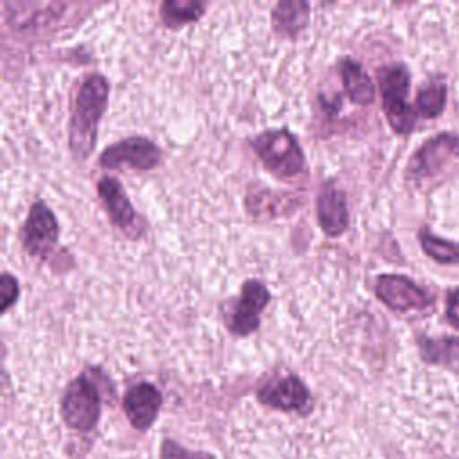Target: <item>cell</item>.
I'll use <instances>...</instances> for the list:
<instances>
[{
    "instance_id": "6da1fadb",
    "label": "cell",
    "mask_w": 459,
    "mask_h": 459,
    "mask_svg": "<svg viewBox=\"0 0 459 459\" xmlns=\"http://www.w3.org/2000/svg\"><path fill=\"white\" fill-rule=\"evenodd\" d=\"M109 82L100 74L88 75L77 90L68 126V147L77 160H86L97 143V131L108 104Z\"/></svg>"
},
{
    "instance_id": "7a4b0ae2",
    "label": "cell",
    "mask_w": 459,
    "mask_h": 459,
    "mask_svg": "<svg viewBox=\"0 0 459 459\" xmlns=\"http://www.w3.org/2000/svg\"><path fill=\"white\" fill-rule=\"evenodd\" d=\"M251 147L264 167L278 178L289 179L305 170L303 151L287 127L260 133L251 140Z\"/></svg>"
},
{
    "instance_id": "3957f363",
    "label": "cell",
    "mask_w": 459,
    "mask_h": 459,
    "mask_svg": "<svg viewBox=\"0 0 459 459\" xmlns=\"http://www.w3.org/2000/svg\"><path fill=\"white\" fill-rule=\"evenodd\" d=\"M382 108L389 126L398 134H407L416 126V111L405 102L409 72L403 65H385L378 70Z\"/></svg>"
},
{
    "instance_id": "277c9868",
    "label": "cell",
    "mask_w": 459,
    "mask_h": 459,
    "mask_svg": "<svg viewBox=\"0 0 459 459\" xmlns=\"http://www.w3.org/2000/svg\"><path fill=\"white\" fill-rule=\"evenodd\" d=\"M100 414V396L97 385L86 377L74 378L61 400V416L65 423L74 430H90Z\"/></svg>"
},
{
    "instance_id": "5b68a950",
    "label": "cell",
    "mask_w": 459,
    "mask_h": 459,
    "mask_svg": "<svg viewBox=\"0 0 459 459\" xmlns=\"http://www.w3.org/2000/svg\"><path fill=\"white\" fill-rule=\"evenodd\" d=\"M271 301V292L258 280L244 281L240 296L226 312V328L238 337L251 335L260 326V314Z\"/></svg>"
},
{
    "instance_id": "8992f818",
    "label": "cell",
    "mask_w": 459,
    "mask_h": 459,
    "mask_svg": "<svg viewBox=\"0 0 459 459\" xmlns=\"http://www.w3.org/2000/svg\"><path fill=\"white\" fill-rule=\"evenodd\" d=\"M160 160L161 151L152 140L145 136H127L108 145L99 158V165L104 169H120L127 165L136 170H151Z\"/></svg>"
},
{
    "instance_id": "52a82bcc",
    "label": "cell",
    "mask_w": 459,
    "mask_h": 459,
    "mask_svg": "<svg viewBox=\"0 0 459 459\" xmlns=\"http://www.w3.org/2000/svg\"><path fill=\"white\" fill-rule=\"evenodd\" d=\"M59 238V224L52 210L43 203L36 201L25 222L20 228V240L23 249L36 258H45Z\"/></svg>"
},
{
    "instance_id": "ba28073f",
    "label": "cell",
    "mask_w": 459,
    "mask_h": 459,
    "mask_svg": "<svg viewBox=\"0 0 459 459\" xmlns=\"http://www.w3.org/2000/svg\"><path fill=\"white\" fill-rule=\"evenodd\" d=\"M97 194L111 224L117 226L126 237L138 238L143 233V222L140 221L136 210L133 208L117 178L106 176L99 179Z\"/></svg>"
},
{
    "instance_id": "9c48e42d",
    "label": "cell",
    "mask_w": 459,
    "mask_h": 459,
    "mask_svg": "<svg viewBox=\"0 0 459 459\" xmlns=\"http://www.w3.org/2000/svg\"><path fill=\"white\" fill-rule=\"evenodd\" d=\"M377 298L396 312L423 310L434 298L425 289L402 274H380L375 281Z\"/></svg>"
},
{
    "instance_id": "30bf717a",
    "label": "cell",
    "mask_w": 459,
    "mask_h": 459,
    "mask_svg": "<svg viewBox=\"0 0 459 459\" xmlns=\"http://www.w3.org/2000/svg\"><path fill=\"white\" fill-rule=\"evenodd\" d=\"M459 156V136L450 133H441L427 140L409 161L407 172L414 179H423L434 176L450 158Z\"/></svg>"
},
{
    "instance_id": "8fae6325",
    "label": "cell",
    "mask_w": 459,
    "mask_h": 459,
    "mask_svg": "<svg viewBox=\"0 0 459 459\" xmlns=\"http://www.w3.org/2000/svg\"><path fill=\"white\" fill-rule=\"evenodd\" d=\"M308 398L307 385L294 375L271 380L258 391V400L264 405L280 411H301L308 403Z\"/></svg>"
},
{
    "instance_id": "7c38bea8",
    "label": "cell",
    "mask_w": 459,
    "mask_h": 459,
    "mask_svg": "<svg viewBox=\"0 0 459 459\" xmlns=\"http://www.w3.org/2000/svg\"><path fill=\"white\" fill-rule=\"evenodd\" d=\"M160 407H161V394L149 382L136 384L129 387L127 393L124 394L126 416L129 423L138 430H145L154 423Z\"/></svg>"
},
{
    "instance_id": "4fadbf2b",
    "label": "cell",
    "mask_w": 459,
    "mask_h": 459,
    "mask_svg": "<svg viewBox=\"0 0 459 459\" xmlns=\"http://www.w3.org/2000/svg\"><path fill=\"white\" fill-rule=\"evenodd\" d=\"M317 222L325 235L339 237L348 228L346 195L332 183H326L316 201Z\"/></svg>"
},
{
    "instance_id": "5bb4252c",
    "label": "cell",
    "mask_w": 459,
    "mask_h": 459,
    "mask_svg": "<svg viewBox=\"0 0 459 459\" xmlns=\"http://www.w3.org/2000/svg\"><path fill=\"white\" fill-rule=\"evenodd\" d=\"M310 5L301 0H281L271 11V22L276 34L296 38L308 23Z\"/></svg>"
},
{
    "instance_id": "9a60e30c",
    "label": "cell",
    "mask_w": 459,
    "mask_h": 459,
    "mask_svg": "<svg viewBox=\"0 0 459 459\" xmlns=\"http://www.w3.org/2000/svg\"><path fill=\"white\" fill-rule=\"evenodd\" d=\"M339 75L350 100L357 104H371L375 100V86L362 65L351 57L339 61Z\"/></svg>"
},
{
    "instance_id": "2e32d148",
    "label": "cell",
    "mask_w": 459,
    "mask_h": 459,
    "mask_svg": "<svg viewBox=\"0 0 459 459\" xmlns=\"http://www.w3.org/2000/svg\"><path fill=\"white\" fill-rule=\"evenodd\" d=\"M420 353L425 362L459 371V339L457 337H421Z\"/></svg>"
},
{
    "instance_id": "e0dca14e",
    "label": "cell",
    "mask_w": 459,
    "mask_h": 459,
    "mask_svg": "<svg viewBox=\"0 0 459 459\" xmlns=\"http://www.w3.org/2000/svg\"><path fill=\"white\" fill-rule=\"evenodd\" d=\"M206 5L194 0H167L160 7L161 20L170 29H179L186 23L197 22L204 14Z\"/></svg>"
},
{
    "instance_id": "ac0fdd59",
    "label": "cell",
    "mask_w": 459,
    "mask_h": 459,
    "mask_svg": "<svg viewBox=\"0 0 459 459\" xmlns=\"http://www.w3.org/2000/svg\"><path fill=\"white\" fill-rule=\"evenodd\" d=\"M446 104V86L443 82L432 81L420 88L416 95V109L425 117V118H436L441 115Z\"/></svg>"
},
{
    "instance_id": "d6986e66",
    "label": "cell",
    "mask_w": 459,
    "mask_h": 459,
    "mask_svg": "<svg viewBox=\"0 0 459 459\" xmlns=\"http://www.w3.org/2000/svg\"><path fill=\"white\" fill-rule=\"evenodd\" d=\"M420 244L423 247V251L434 258L439 264H454L459 262V246L448 240H443L432 233H429L427 230L420 231Z\"/></svg>"
},
{
    "instance_id": "ffe728a7",
    "label": "cell",
    "mask_w": 459,
    "mask_h": 459,
    "mask_svg": "<svg viewBox=\"0 0 459 459\" xmlns=\"http://www.w3.org/2000/svg\"><path fill=\"white\" fill-rule=\"evenodd\" d=\"M289 199V195H276V194H271L267 190H256L253 194H249L246 197V208L251 215L255 217H274L278 212H280V204H283V201Z\"/></svg>"
},
{
    "instance_id": "44dd1931",
    "label": "cell",
    "mask_w": 459,
    "mask_h": 459,
    "mask_svg": "<svg viewBox=\"0 0 459 459\" xmlns=\"http://www.w3.org/2000/svg\"><path fill=\"white\" fill-rule=\"evenodd\" d=\"M18 296H20L18 280L9 273H2V276H0V299H2L0 312L5 314L16 303Z\"/></svg>"
},
{
    "instance_id": "7402d4cb",
    "label": "cell",
    "mask_w": 459,
    "mask_h": 459,
    "mask_svg": "<svg viewBox=\"0 0 459 459\" xmlns=\"http://www.w3.org/2000/svg\"><path fill=\"white\" fill-rule=\"evenodd\" d=\"M160 459H213V457L204 452H190V450L179 446L178 443L165 439L161 445Z\"/></svg>"
},
{
    "instance_id": "603a6c76",
    "label": "cell",
    "mask_w": 459,
    "mask_h": 459,
    "mask_svg": "<svg viewBox=\"0 0 459 459\" xmlns=\"http://www.w3.org/2000/svg\"><path fill=\"white\" fill-rule=\"evenodd\" d=\"M446 316H448V321H450L455 328H459V289H455L454 292L448 294Z\"/></svg>"
}]
</instances>
